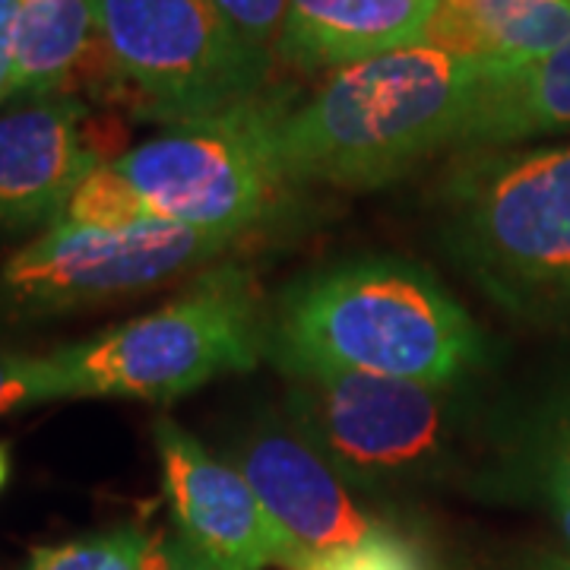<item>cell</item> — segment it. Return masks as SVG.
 I'll list each match as a JSON object with an SVG mask.
<instances>
[{
  "label": "cell",
  "mask_w": 570,
  "mask_h": 570,
  "mask_svg": "<svg viewBox=\"0 0 570 570\" xmlns=\"http://www.w3.org/2000/svg\"><path fill=\"white\" fill-rule=\"evenodd\" d=\"M266 355L288 377L355 371L419 384H466L489 343L431 269L355 257L288 285L266 324Z\"/></svg>",
  "instance_id": "1"
},
{
  "label": "cell",
  "mask_w": 570,
  "mask_h": 570,
  "mask_svg": "<svg viewBox=\"0 0 570 570\" xmlns=\"http://www.w3.org/2000/svg\"><path fill=\"white\" fill-rule=\"evenodd\" d=\"M489 70L428 41L333 70L279 118L285 181L377 190L406 178L434 153L460 146Z\"/></svg>",
  "instance_id": "2"
},
{
  "label": "cell",
  "mask_w": 570,
  "mask_h": 570,
  "mask_svg": "<svg viewBox=\"0 0 570 570\" xmlns=\"http://www.w3.org/2000/svg\"><path fill=\"white\" fill-rule=\"evenodd\" d=\"M441 238L508 314L570 321V142L463 149L441 184Z\"/></svg>",
  "instance_id": "3"
},
{
  "label": "cell",
  "mask_w": 570,
  "mask_h": 570,
  "mask_svg": "<svg viewBox=\"0 0 570 570\" xmlns=\"http://www.w3.org/2000/svg\"><path fill=\"white\" fill-rule=\"evenodd\" d=\"M269 314L242 266H216L168 305L51 352L70 400L168 403L266 355Z\"/></svg>",
  "instance_id": "4"
},
{
  "label": "cell",
  "mask_w": 570,
  "mask_h": 570,
  "mask_svg": "<svg viewBox=\"0 0 570 570\" xmlns=\"http://www.w3.org/2000/svg\"><path fill=\"white\" fill-rule=\"evenodd\" d=\"M460 387L355 371L298 374L285 415L355 489H406L456 466L466 431Z\"/></svg>",
  "instance_id": "5"
},
{
  "label": "cell",
  "mask_w": 570,
  "mask_h": 570,
  "mask_svg": "<svg viewBox=\"0 0 570 570\" xmlns=\"http://www.w3.org/2000/svg\"><path fill=\"white\" fill-rule=\"evenodd\" d=\"M285 108L261 96L204 121L171 124L111 163L153 216L242 242L279 213L292 187L276 153Z\"/></svg>",
  "instance_id": "6"
},
{
  "label": "cell",
  "mask_w": 570,
  "mask_h": 570,
  "mask_svg": "<svg viewBox=\"0 0 570 570\" xmlns=\"http://www.w3.org/2000/svg\"><path fill=\"white\" fill-rule=\"evenodd\" d=\"M130 108L163 124L204 121L264 96L273 58L216 0H92Z\"/></svg>",
  "instance_id": "7"
},
{
  "label": "cell",
  "mask_w": 570,
  "mask_h": 570,
  "mask_svg": "<svg viewBox=\"0 0 570 570\" xmlns=\"http://www.w3.org/2000/svg\"><path fill=\"white\" fill-rule=\"evenodd\" d=\"M235 245L159 216L111 232L55 223L0 266V321H51L137 298Z\"/></svg>",
  "instance_id": "8"
},
{
  "label": "cell",
  "mask_w": 570,
  "mask_h": 570,
  "mask_svg": "<svg viewBox=\"0 0 570 570\" xmlns=\"http://www.w3.org/2000/svg\"><path fill=\"white\" fill-rule=\"evenodd\" d=\"M225 460L242 469L305 568L326 551L352 549L393 530L355 498V485L288 422V415L254 419L235 434Z\"/></svg>",
  "instance_id": "9"
},
{
  "label": "cell",
  "mask_w": 570,
  "mask_h": 570,
  "mask_svg": "<svg viewBox=\"0 0 570 570\" xmlns=\"http://www.w3.org/2000/svg\"><path fill=\"white\" fill-rule=\"evenodd\" d=\"M175 527L187 546L225 570H305L302 554L269 520L261 498L232 460L204 448L171 419L153 422Z\"/></svg>",
  "instance_id": "10"
},
{
  "label": "cell",
  "mask_w": 570,
  "mask_h": 570,
  "mask_svg": "<svg viewBox=\"0 0 570 570\" xmlns=\"http://www.w3.org/2000/svg\"><path fill=\"white\" fill-rule=\"evenodd\" d=\"M99 165L82 99L48 96L7 105L0 111V238L51 228Z\"/></svg>",
  "instance_id": "11"
},
{
  "label": "cell",
  "mask_w": 570,
  "mask_h": 570,
  "mask_svg": "<svg viewBox=\"0 0 570 570\" xmlns=\"http://www.w3.org/2000/svg\"><path fill=\"white\" fill-rule=\"evenodd\" d=\"M48 96L130 102L92 13V0H20L10 102Z\"/></svg>",
  "instance_id": "12"
},
{
  "label": "cell",
  "mask_w": 570,
  "mask_h": 570,
  "mask_svg": "<svg viewBox=\"0 0 570 570\" xmlns=\"http://www.w3.org/2000/svg\"><path fill=\"white\" fill-rule=\"evenodd\" d=\"M441 3L444 0H288L276 58L302 73L343 70L425 41Z\"/></svg>",
  "instance_id": "13"
},
{
  "label": "cell",
  "mask_w": 570,
  "mask_h": 570,
  "mask_svg": "<svg viewBox=\"0 0 570 570\" xmlns=\"http://www.w3.org/2000/svg\"><path fill=\"white\" fill-rule=\"evenodd\" d=\"M551 134H570V41L535 61L491 67L460 146L501 149Z\"/></svg>",
  "instance_id": "14"
},
{
  "label": "cell",
  "mask_w": 570,
  "mask_h": 570,
  "mask_svg": "<svg viewBox=\"0 0 570 570\" xmlns=\"http://www.w3.org/2000/svg\"><path fill=\"white\" fill-rule=\"evenodd\" d=\"M425 41L491 67H517L570 41V0H444Z\"/></svg>",
  "instance_id": "15"
},
{
  "label": "cell",
  "mask_w": 570,
  "mask_h": 570,
  "mask_svg": "<svg viewBox=\"0 0 570 570\" xmlns=\"http://www.w3.org/2000/svg\"><path fill=\"white\" fill-rule=\"evenodd\" d=\"M517 466L539 501L546 504L570 554V390L558 393L523 431V448L513 453Z\"/></svg>",
  "instance_id": "16"
},
{
  "label": "cell",
  "mask_w": 570,
  "mask_h": 570,
  "mask_svg": "<svg viewBox=\"0 0 570 570\" xmlns=\"http://www.w3.org/2000/svg\"><path fill=\"white\" fill-rule=\"evenodd\" d=\"M146 549L149 532L140 527H111L61 546L32 549L26 570H142Z\"/></svg>",
  "instance_id": "17"
},
{
  "label": "cell",
  "mask_w": 570,
  "mask_h": 570,
  "mask_svg": "<svg viewBox=\"0 0 570 570\" xmlns=\"http://www.w3.org/2000/svg\"><path fill=\"white\" fill-rule=\"evenodd\" d=\"M153 213L146 209L142 197L134 190V184L121 175L115 163H102L89 171V178L73 190L70 204L63 206L61 225L77 228H130L146 223Z\"/></svg>",
  "instance_id": "18"
},
{
  "label": "cell",
  "mask_w": 570,
  "mask_h": 570,
  "mask_svg": "<svg viewBox=\"0 0 570 570\" xmlns=\"http://www.w3.org/2000/svg\"><path fill=\"white\" fill-rule=\"evenodd\" d=\"M70 400L51 355H26L0 346V415Z\"/></svg>",
  "instance_id": "19"
},
{
  "label": "cell",
  "mask_w": 570,
  "mask_h": 570,
  "mask_svg": "<svg viewBox=\"0 0 570 570\" xmlns=\"http://www.w3.org/2000/svg\"><path fill=\"white\" fill-rule=\"evenodd\" d=\"M305 570H428V564L415 542L396 530H384L362 546L326 551Z\"/></svg>",
  "instance_id": "20"
},
{
  "label": "cell",
  "mask_w": 570,
  "mask_h": 570,
  "mask_svg": "<svg viewBox=\"0 0 570 570\" xmlns=\"http://www.w3.org/2000/svg\"><path fill=\"white\" fill-rule=\"evenodd\" d=\"M216 3L254 48H261L269 58H276V45H279L285 13H288V0H216Z\"/></svg>",
  "instance_id": "21"
},
{
  "label": "cell",
  "mask_w": 570,
  "mask_h": 570,
  "mask_svg": "<svg viewBox=\"0 0 570 570\" xmlns=\"http://www.w3.org/2000/svg\"><path fill=\"white\" fill-rule=\"evenodd\" d=\"M142 570H225L206 554L187 546L178 532H156L149 535V549L142 558Z\"/></svg>",
  "instance_id": "22"
},
{
  "label": "cell",
  "mask_w": 570,
  "mask_h": 570,
  "mask_svg": "<svg viewBox=\"0 0 570 570\" xmlns=\"http://www.w3.org/2000/svg\"><path fill=\"white\" fill-rule=\"evenodd\" d=\"M479 570H570V554L530 546V549H513L504 558H494Z\"/></svg>",
  "instance_id": "23"
},
{
  "label": "cell",
  "mask_w": 570,
  "mask_h": 570,
  "mask_svg": "<svg viewBox=\"0 0 570 570\" xmlns=\"http://www.w3.org/2000/svg\"><path fill=\"white\" fill-rule=\"evenodd\" d=\"M20 0H0V105L10 102L13 80V26H17Z\"/></svg>",
  "instance_id": "24"
},
{
  "label": "cell",
  "mask_w": 570,
  "mask_h": 570,
  "mask_svg": "<svg viewBox=\"0 0 570 570\" xmlns=\"http://www.w3.org/2000/svg\"><path fill=\"white\" fill-rule=\"evenodd\" d=\"M10 469H13L10 448H7V444H0V491L7 489V482H10Z\"/></svg>",
  "instance_id": "25"
}]
</instances>
